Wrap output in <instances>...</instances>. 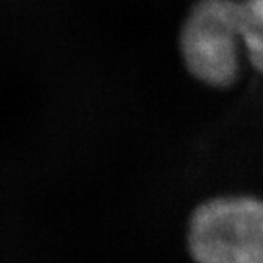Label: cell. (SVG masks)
I'll return each mask as SVG.
<instances>
[{
	"instance_id": "cell-1",
	"label": "cell",
	"mask_w": 263,
	"mask_h": 263,
	"mask_svg": "<svg viewBox=\"0 0 263 263\" xmlns=\"http://www.w3.org/2000/svg\"><path fill=\"white\" fill-rule=\"evenodd\" d=\"M185 236L195 263H263V198H206L192 210Z\"/></svg>"
},
{
	"instance_id": "cell-2",
	"label": "cell",
	"mask_w": 263,
	"mask_h": 263,
	"mask_svg": "<svg viewBox=\"0 0 263 263\" xmlns=\"http://www.w3.org/2000/svg\"><path fill=\"white\" fill-rule=\"evenodd\" d=\"M178 46L195 81L211 89L232 87L244 59L241 0H197L181 26Z\"/></svg>"
},
{
	"instance_id": "cell-3",
	"label": "cell",
	"mask_w": 263,
	"mask_h": 263,
	"mask_svg": "<svg viewBox=\"0 0 263 263\" xmlns=\"http://www.w3.org/2000/svg\"><path fill=\"white\" fill-rule=\"evenodd\" d=\"M242 4L254 20L263 24V0H242Z\"/></svg>"
}]
</instances>
